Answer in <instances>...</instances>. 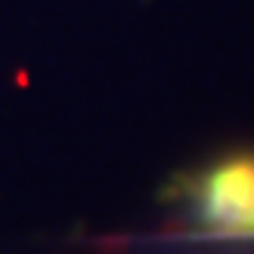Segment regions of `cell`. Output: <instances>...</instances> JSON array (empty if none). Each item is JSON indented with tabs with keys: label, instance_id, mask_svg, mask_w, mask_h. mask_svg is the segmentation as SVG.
<instances>
[{
	"label": "cell",
	"instance_id": "1",
	"mask_svg": "<svg viewBox=\"0 0 254 254\" xmlns=\"http://www.w3.org/2000/svg\"><path fill=\"white\" fill-rule=\"evenodd\" d=\"M169 199L211 239H254V150L239 147L181 175Z\"/></svg>",
	"mask_w": 254,
	"mask_h": 254
}]
</instances>
